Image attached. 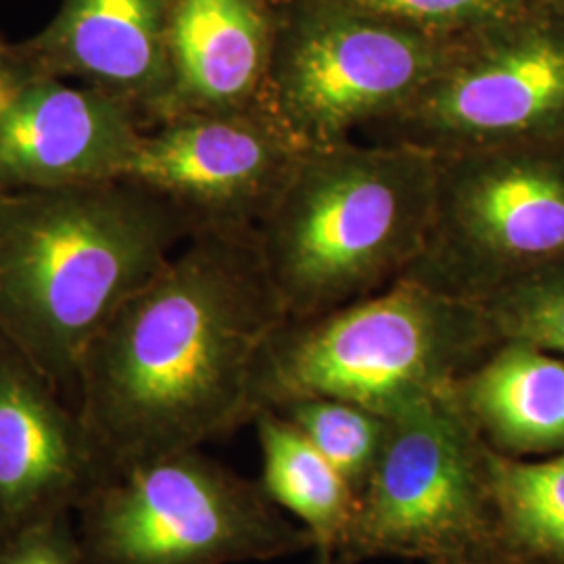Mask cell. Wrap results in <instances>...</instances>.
Instances as JSON below:
<instances>
[{
	"label": "cell",
	"mask_w": 564,
	"mask_h": 564,
	"mask_svg": "<svg viewBox=\"0 0 564 564\" xmlns=\"http://www.w3.org/2000/svg\"><path fill=\"white\" fill-rule=\"evenodd\" d=\"M284 321L256 230L193 232L82 360L76 412L101 481L253 423L258 362Z\"/></svg>",
	"instance_id": "cell-1"
},
{
	"label": "cell",
	"mask_w": 564,
	"mask_h": 564,
	"mask_svg": "<svg viewBox=\"0 0 564 564\" xmlns=\"http://www.w3.org/2000/svg\"><path fill=\"white\" fill-rule=\"evenodd\" d=\"M193 232L134 182L0 191V335L76 389L90 343Z\"/></svg>",
	"instance_id": "cell-2"
},
{
	"label": "cell",
	"mask_w": 564,
	"mask_h": 564,
	"mask_svg": "<svg viewBox=\"0 0 564 564\" xmlns=\"http://www.w3.org/2000/svg\"><path fill=\"white\" fill-rule=\"evenodd\" d=\"M435 155L381 142L310 149L256 228L286 321L312 318L400 281L423 249Z\"/></svg>",
	"instance_id": "cell-3"
},
{
	"label": "cell",
	"mask_w": 564,
	"mask_h": 564,
	"mask_svg": "<svg viewBox=\"0 0 564 564\" xmlns=\"http://www.w3.org/2000/svg\"><path fill=\"white\" fill-rule=\"evenodd\" d=\"M498 343L481 303L400 279L358 302L284 321L258 362L256 416L330 398L389 419L447 393Z\"/></svg>",
	"instance_id": "cell-4"
},
{
	"label": "cell",
	"mask_w": 564,
	"mask_h": 564,
	"mask_svg": "<svg viewBox=\"0 0 564 564\" xmlns=\"http://www.w3.org/2000/svg\"><path fill=\"white\" fill-rule=\"evenodd\" d=\"M76 512L90 564L263 563L316 547L260 481L199 447L102 479Z\"/></svg>",
	"instance_id": "cell-5"
},
{
	"label": "cell",
	"mask_w": 564,
	"mask_h": 564,
	"mask_svg": "<svg viewBox=\"0 0 564 564\" xmlns=\"http://www.w3.org/2000/svg\"><path fill=\"white\" fill-rule=\"evenodd\" d=\"M460 42L345 0H279L262 107L307 151L354 141L410 101Z\"/></svg>",
	"instance_id": "cell-6"
},
{
	"label": "cell",
	"mask_w": 564,
	"mask_h": 564,
	"mask_svg": "<svg viewBox=\"0 0 564 564\" xmlns=\"http://www.w3.org/2000/svg\"><path fill=\"white\" fill-rule=\"evenodd\" d=\"M341 564L408 558L487 564L506 550L487 484L485 445L452 389L387 419Z\"/></svg>",
	"instance_id": "cell-7"
},
{
	"label": "cell",
	"mask_w": 564,
	"mask_h": 564,
	"mask_svg": "<svg viewBox=\"0 0 564 564\" xmlns=\"http://www.w3.org/2000/svg\"><path fill=\"white\" fill-rule=\"evenodd\" d=\"M435 163L433 218L403 281L484 303L564 262V142L468 149Z\"/></svg>",
	"instance_id": "cell-8"
},
{
	"label": "cell",
	"mask_w": 564,
	"mask_h": 564,
	"mask_svg": "<svg viewBox=\"0 0 564 564\" xmlns=\"http://www.w3.org/2000/svg\"><path fill=\"white\" fill-rule=\"evenodd\" d=\"M362 137L431 155L564 142V4L460 42L410 101Z\"/></svg>",
	"instance_id": "cell-9"
},
{
	"label": "cell",
	"mask_w": 564,
	"mask_h": 564,
	"mask_svg": "<svg viewBox=\"0 0 564 564\" xmlns=\"http://www.w3.org/2000/svg\"><path fill=\"white\" fill-rule=\"evenodd\" d=\"M303 149L263 107L144 128L121 181L172 203L193 230H256Z\"/></svg>",
	"instance_id": "cell-10"
},
{
	"label": "cell",
	"mask_w": 564,
	"mask_h": 564,
	"mask_svg": "<svg viewBox=\"0 0 564 564\" xmlns=\"http://www.w3.org/2000/svg\"><path fill=\"white\" fill-rule=\"evenodd\" d=\"M99 481L101 470L78 412L0 335V542L74 512Z\"/></svg>",
	"instance_id": "cell-11"
},
{
	"label": "cell",
	"mask_w": 564,
	"mask_h": 564,
	"mask_svg": "<svg viewBox=\"0 0 564 564\" xmlns=\"http://www.w3.org/2000/svg\"><path fill=\"white\" fill-rule=\"evenodd\" d=\"M144 128L120 97L39 76L0 121V191L121 181Z\"/></svg>",
	"instance_id": "cell-12"
},
{
	"label": "cell",
	"mask_w": 564,
	"mask_h": 564,
	"mask_svg": "<svg viewBox=\"0 0 564 564\" xmlns=\"http://www.w3.org/2000/svg\"><path fill=\"white\" fill-rule=\"evenodd\" d=\"M170 0H61L18 42L42 76L80 80L130 102L147 128L172 113Z\"/></svg>",
	"instance_id": "cell-13"
},
{
	"label": "cell",
	"mask_w": 564,
	"mask_h": 564,
	"mask_svg": "<svg viewBox=\"0 0 564 564\" xmlns=\"http://www.w3.org/2000/svg\"><path fill=\"white\" fill-rule=\"evenodd\" d=\"M276 18L279 0H170V118L262 107Z\"/></svg>",
	"instance_id": "cell-14"
},
{
	"label": "cell",
	"mask_w": 564,
	"mask_h": 564,
	"mask_svg": "<svg viewBox=\"0 0 564 564\" xmlns=\"http://www.w3.org/2000/svg\"><path fill=\"white\" fill-rule=\"evenodd\" d=\"M468 423L494 452L544 458L564 452V358L500 341L452 387Z\"/></svg>",
	"instance_id": "cell-15"
},
{
	"label": "cell",
	"mask_w": 564,
	"mask_h": 564,
	"mask_svg": "<svg viewBox=\"0 0 564 564\" xmlns=\"http://www.w3.org/2000/svg\"><path fill=\"white\" fill-rule=\"evenodd\" d=\"M253 424L262 452L260 485L265 496L302 524L316 547L339 556L356 521L358 494L279 412L263 410Z\"/></svg>",
	"instance_id": "cell-16"
},
{
	"label": "cell",
	"mask_w": 564,
	"mask_h": 564,
	"mask_svg": "<svg viewBox=\"0 0 564 564\" xmlns=\"http://www.w3.org/2000/svg\"><path fill=\"white\" fill-rule=\"evenodd\" d=\"M485 468L506 550L564 564V452L512 458L487 445Z\"/></svg>",
	"instance_id": "cell-17"
},
{
	"label": "cell",
	"mask_w": 564,
	"mask_h": 564,
	"mask_svg": "<svg viewBox=\"0 0 564 564\" xmlns=\"http://www.w3.org/2000/svg\"><path fill=\"white\" fill-rule=\"evenodd\" d=\"M272 412L295 424L360 498L383 449L389 426L384 416L330 398L297 400Z\"/></svg>",
	"instance_id": "cell-18"
},
{
	"label": "cell",
	"mask_w": 564,
	"mask_h": 564,
	"mask_svg": "<svg viewBox=\"0 0 564 564\" xmlns=\"http://www.w3.org/2000/svg\"><path fill=\"white\" fill-rule=\"evenodd\" d=\"M481 305L500 341L531 343L564 358V262L527 274Z\"/></svg>",
	"instance_id": "cell-19"
},
{
	"label": "cell",
	"mask_w": 564,
	"mask_h": 564,
	"mask_svg": "<svg viewBox=\"0 0 564 564\" xmlns=\"http://www.w3.org/2000/svg\"><path fill=\"white\" fill-rule=\"evenodd\" d=\"M366 13L447 41H466L523 20L552 0H345Z\"/></svg>",
	"instance_id": "cell-20"
},
{
	"label": "cell",
	"mask_w": 564,
	"mask_h": 564,
	"mask_svg": "<svg viewBox=\"0 0 564 564\" xmlns=\"http://www.w3.org/2000/svg\"><path fill=\"white\" fill-rule=\"evenodd\" d=\"M0 564H90L72 512L30 524L0 542Z\"/></svg>",
	"instance_id": "cell-21"
},
{
	"label": "cell",
	"mask_w": 564,
	"mask_h": 564,
	"mask_svg": "<svg viewBox=\"0 0 564 564\" xmlns=\"http://www.w3.org/2000/svg\"><path fill=\"white\" fill-rule=\"evenodd\" d=\"M39 76H42L41 72L23 55L20 44L0 39V121L4 120L21 90Z\"/></svg>",
	"instance_id": "cell-22"
},
{
	"label": "cell",
	"mask_w": 564,
	"mask_h": 564,
	"mask_svg": "<svg viewBox=\"0 0 564 564\" xmlns=\"http://www.w3.org/2000/svg\"><path fill=\"white\" fill-rule=\"evenodd\" d=\"M310 564H341V561H339V556L333 550L316 547L314 550V558H312Z\"/></svg>",
	"instance_id": "cell-23"
},
{
	"label": "cell",
	"mask_w": 564,
	"mask_h": 564,
	"mask_svg": "<svg viewBox=\"0 0 564 564\" xmlns=\"http://www.w3.org/2000/svg\"><path fill=\"white\" fill-rule=\"evenodd\" d=\"M487 564H547L542 563V561H533V558H524V556H519V554H512V552H505L502 556H498L496 561H491V563Z\"/></svg>",
	"instance_id": "cell-24"
},
{
	"label": "cell",
	"mask_w": 564,
	"mask_h": 564,
	"mask_svg": "<svg viewBox=\"0 0 564 564\" xmlns=\"http://www.w3.org/2000/svg\"><path fill=\"white\" fill-rule=\"evenodd\" d=\"M552 2H558V4H564V0H552Z\"/></svg>",
	"instance_id": "cell-25"
}]
</instances>
